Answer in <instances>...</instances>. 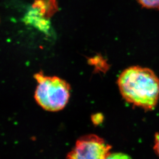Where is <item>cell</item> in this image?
<instances>
[{
  "instance_id": "obj_1",
  "label": "cell",
  "mask_w": 159,
  "mask_h": 159,
  "mask_svg": "<svg viewBox=\"0 0 159 159\" xmlns=\"http://www.w3.org/2000/svg\"><path fill=\"white\" fill-rule=\"evenodd\" d=\"M119 90L127 102L147 110L156 107L159 99V78L149 68L132 66L117 80Z\"/></svg>"
},
{
  "instance_id": "obj_2",
  "label": "cell",
  "mask_w": 159,
  "mask_h": 159,
  "mask_svg": "<svg viewBox=\"0 0 159 159\" xmlns=\"http://www.w3.org/2000/svg\"><path fill=\"white\" fill-rule=\"evenodd\" d=\"M37 82L35 98L39 106L47 111H60L69 100L70 86L65 80L56 76H44L41 73L34 75Z\"/></svg>"
},
{
  "instance_id": "obj_3",
  "label": "cell",
  "mask_w": 159,
  "mask_h": 159,
  "mask_svg": "<svg viewBox=\"0 0 159 159\" xmlns=\"http://www.w3.org/2000/svg\"><path fill=\"white\" fill-rule=\"evenodd\" d=\"M111 148V146L98 135H84L77 141L66 159H105Z\"/></svg>"
},
{
  "instance_id": "obj_4",
  "label": "cell",
  "mask_w": 159,
  "mask_h": 159,
  "mask_svg": "<svg viewBox=\"0 0 159 159\" xmlns=\"http://www.w3.org/2000/svg\"><path fill=\"white\" fill-rule=\"evenodd\" d=\"M23 20L26 24L33 26L47 35H49L51 32V25L49 19L41 16L32 7L26 14Z\"/></svg>"
},
{
  "instance_id": "obj_5",
  "label": "cell",
  "mask_w": 159,
  "mask_h": 159,
  "mask_svg": "<svg viewBox=\"0 0 159 159\" xmlns=\"http://www.w3.org/2000/svg\"><path fill=\"white\" fill-rule=\"evenodd\" d=\"M32 7L47 19L58 11L57 0H35Z\"/></svg>"
},
{
  "instance_id": "obj_6",
  "label": "cell",
  "mask_w": 159,
  "mask_h": 159,
  "mask_svg": "<svg viewBox=\"0 0 159 159\" xmlns=\"http://www.w3.org/2000/svg\"><path fill=\"white\" fill-rule=\"evenodd\" d=\"M88 62L91 65L95 66V69L103 71L104 70H106L108 69V64L106 60H104L102 56L99 54L89 59Z\"/></svg>"
},
{
  "instance_id": "obj_7",
  "label": "cell",
  "mask_w": 159,
  "mask_h": 159,
  "mask_svg": "<svg viewBox=\"0 0 159 159\" xmlns=\"http://www.w3.org/2000/svg\"><path fill=\"white\" fill-rule=\"evenodd\" d=\"M137 1L143 7L159 10V0H137Z\"/></svg>"
},
{
  "instance_id": "obj_8",
  "label": "cell",
  "mask_w": 159,
  "mask_h": 159,
  "mask_svg": "<svg viewBox=\"0 0 159 159\" xmlns=\"http://www.w3.org/2000/svg\"><path fill=\"white\" fill-rule=\"evenodd\" d=\"M105 159H132L130 157L125 153L120 152L109 153Z\"/></svg>"
},
{
  "instance_id": "obj_9",
  "label": "cell",
  "mask_w": 159,
  "mask_h": 159,
  "mask_svg": "<svg viewBox=\"0 0 159 159\" xmlns=\"http://www.w3.org/2000/svg\"><path fill=\"white\" fill-rule=\"evenodd\" d=\"M92 120L95 124H99L102 122L103 116L102 114H95L94 116H92Z\"/></svg>"
},
{
  "instance_id": "obj_10",
  "label": "cell",
  "mask_w": 159,
  "mask_h": 159,
  "mask_svg": "<svg viewBox=\"0 0 159 159\" xmlns=\"http://www.w3.org/2000/svg\"><path fill=\"white\" fill-rule=\"evenodd\" d=\"M154 149L159 156V133H157L155 135Z\"/></svg>"
}]
</instances>
